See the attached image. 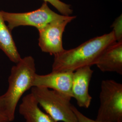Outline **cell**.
<instances>
[{
	"label": "cell",
	"mask_w": 122,
	"mask_h": 122,
	"mask_svg": "<svg viewBox=\"0 0 122 122\" xmlns=\"http://www.w3.org/2000/svg\"><path fill=\"white\" fill-rule=\"evenodd\" d=\"M100 106L96 120L122 122V85L112 80H104L101 84Z\"/></svg>",
	"instance_id": "4"
},
{
	"label": "cell",
	"mask_w": 122,
	"mask_h": 122,
	"mask_svg": "<svg viewBox=\"0 0 122 122\" xmlns=\"http://www.w3.org/2000/svg\"><path fill=\"white\" fill-rule=\"evenodd\" d=\"M0 122H10L2 95H0Z\"/></svg>",
	"instance_id": "14"
},
{
	"label": "cell",
	"mask_w": 122,
	"mask_h": 122,
	"mask_svg": "<svg viewBox=\"0 0 122 122\" xmlns=\"http://www.w3.org/2000/svg\"><path fill=\"white\" fill-rule=\"evenodd\" d=\"M76 18V16H65L49 22L39 30V45L43 52L54 56L63 52L62 36L66 26Z\"/></svg>",
	"instance_id": "6"
},
{
	"label": "cell",
	"mask_w": 122,
	"mask_h": 122,
	"mask_svg": "<svg viewBox=\"0 0 122 122\" xmlns=\"http://www.w3.org/2000/svg\"><path fill=\"white\" fill-rule=\"evenodd\" d=\"M31 93L46 113L57 122H79L72 110L71 99L45 87L33 86Z\"/></svg>",
	"instance_id": "3"
},
{
	"label": "cell",
	"mask_w": 122,
	"mask_h": 122,
	"mask_svg": "<svg viewBox=\"0 0 122 122\" xmlns=\"http://www.w3.org/2000/svg\"><path fill=\"white\" fill-rule=\"evenodd\" d=\"M0 49L9 59L17 63L22 58L18 51L10 30L6 25L0 10Z\"/></svg>",
	"instance_id": "11"
},
{
	"label": "cell",
	"mask_w": 122,
	"mask_h": 122,
	"mask_svg": "<svg viewBox=\"0 0 122 122\" xmlns=\"http://www.w3.org/2000/svg\"><path fill=\"white\" fill-rule=\"evenodd\" d=\"M33 95L29 94L23 97L19 112L25 122H57L48 114L42 111Z\"/></svg>",
	"instance_id": "10"
},
{
	"label": "cell",
	"mask_w": 122,
	"mask_h": 122,
	"mask_svg": "<svg viewBox=\"0 0 122 122\" xmlns=\"http://www.w3.org/2000/svg\"><path fill=\"white\" fill-rule=\"evenodd\" d=\"M36 74L35 59L30 56L21 58L12 66L8 78L9 86L2 95L10 122L15 118L19 100L25 92L33 87Z\"/></svg>",
	"instance_id": "2"
},
{
	"label": "cell",
	"mask_w": 122,
	"mask_h": 122,
	"mask_svg": "<svg viewBox=\"0 0 122 122\" xmlns=\"http://www.w3.org/2000/svg\"><path fill=\"white\" fill-rule=\"evenodd\" d=\"M52 5L61 14V15L69 16L71 15L73 10L70 5L66 4L60 0H43Z\"/></svg>",
	"instance_id": "12"
},
{
	"label": "cell",
	"mask_w": 122,
	"mask_h": 122,
	"mask_svg": "<svg viewBox=\"0 0 122 122\" xmlns=\"http://www.w3.org/2000/svg\"><path fill=\"white\" fill-rule=\"evenodd\" d=\"M111 28L117 42L122 41V15L115 19L113 22Z\"/></svg>",
	"instance_id": "13"
},
{
	"label": "cell",
	"mask_w": 122,
	"mask_h": 122,
	"mask_svg": "<svg viewBox=\"0 0 122 122\" xmlns=\"http://www.w3.org/2000/svg\"><path fill=\"white\" fill-rule=\"evenodd\" d=\"M1 12L11 31L21 26H33L39 30L49 22L66 16L55 12L49 8L48 3L44 1L39 9L32 11L13 13L1 10Z\"/></svg>",
	"instance_id": "5"
},
{
	"label": "cell",
	"mask_w": 122,
	"mask_h": 122,
	"mask_svg": "<svg viewBox=\"0 0 122 122\" xmlns=\"http://www.w3.org/2000/svg\"><path fill=\"white\" fill-rule=\"evenodd\" d=\"M96 65L102 72L122 74V41H116L101 54Z\"/></svg>",
	"instance_id": "9"
},
{
	"label": "cell",
	"mask_w": 122,
	"mask_h": 122,
	"mask_svg": "<svg viewBox=\"0 0 122 122\" xmlns=\"http://www.w3.org/2000/svg\"><path fill=\"white\" fill-rule=\"evenodd\" d=\"M116 41L113 32L93 38L76 48L54 55L52 71L74 72L79 68L96 65L101 54Z\"/></svg>",
	"instance_id": "1"
},
{
	"label": "cell",
	"mask_w": 122,
	"mask_h": 122,
	"mask_svg": "<svg viewBox=\"0 0 122 122\" xmlns=\"http://www.w3.org/2000/svg\"><path fill=\"white\" fill-rule=\"evenodd\" d=\"M93 72L89 66L79 68L73 72L72 96L80 107L87 109L91 104L92 97L89 94V87Z\"/></svg>",
	"instance_id": "8"
},
{
	"label": "cell",
	"mask_w": 122,
	"mask_h": 122,
	"mask_svg": "<svg viewBox=\"0 0 122 122\" xmlns=\"http://www.w3.org/2000/svg\"><path fill=\"white\" fill-rule=\"evenodd\" d=\"M72 109L76 118H77L79 122H103L97 121L96 120H94L90 118H88L81 113L76 108V107L73 105Z\"/></svg>",
	"instance_id": "15"
},
{
	"label": "cell",
	"mask_w": 122,
	"mask_h": 122,
	"mask_svg": "<svg viewBox=\"0 0 122 122\" xmlns=\"http://www.w3.org/2000/svg\"><path fill=\"white\" fill-rule=\"evenodd\" d=\"M73 72L52 71L46 75L35 74L33 87L52 89L69 98H72L71 87Z\"/></svg>",
	"instance_id": "7"
}]
</instances>
